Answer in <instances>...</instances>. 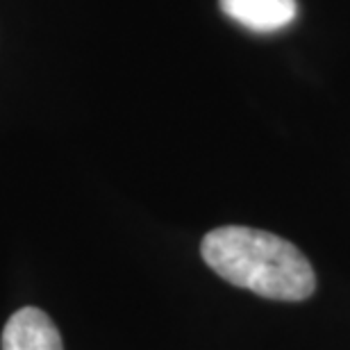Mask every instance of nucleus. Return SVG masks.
Listing matches in <instances>:
<instances>
[{
  "mask_svg": "<svg viewBox=\"0 0 350 350\" xmlns=\"http://www.w3.org/2000/svg\"><path fill=\"white\" fill-rule=\"evenodd\" d=\"M200 253L223 280L257 296L296 303L317 289L310 260L291 241L264 230L216 228L202 239Z\"/></svg>",
  "mask_w": 350,
  "mask_h": 350,
  "instance_id": "1",
  "label": "nucleus"
},
{
  "mask_svg": "<svg viewBox=\"0 0 350 350\" xmlns=\"http://www.w3.org/2000/svg\"><path fill=\"white\" fill-rule=\"evenodd\" d=\"M3 350H64L59 330L46 312L23 307L7 321Z\"/></svg>",
  "mask_w": 350,
  "mask_h": 350,
  "instance_id": "2",
  "label": "nucleus"
},
{
  "mask_svg": "<svg viewBox=\"0 0 350 350\" xmlns=\"http://www.w3.org/2000/svg\"><path fill=\"white\" fill-rule=\"evenodd\" d=\"M223 14L253 32H278L296 18V0H221Z\"/></svg>",
  "mask_w": 350,
  "mask_h": 350,
  "instance_id": "3",
  "label": "nucleus"
}]
</instances>
